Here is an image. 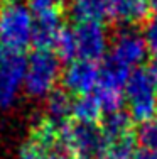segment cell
I'll return each instance as SVG.
<instances>
[{
	"label": "cell",
	"instance_id": "obj_1",
	"mask_svg": "<svg viewBox=\"0 0 157 159\" xmlns=\"http://www.w3.org/2000/svg\"><path fill=\"white\" fill-rule=\"evenodd\" d=\"M125 100L129 102V113L133 122L144 124L152 120L157 107V58L130 73Z\"/></svg>",
	"mask_w": 157,
	"mask_h": 159
},
{
	"label": "cell",
	"instance_id": "obj_2",
	"mask_svg": "<svg viewBox=\"0 0 157 159\" xmlns=\"http://www.w3.org/2000/svg\"><path fill=\"white\" fill-rule=\"evenodd\" d=\"M34 16L31 9L19 2L0 7V44L14 52H24L32 43Z\"/></svg>",
	"mask_w": 157,
	"mask_h": 159
},
{
	"label": "cell",
	"instance_id": "obj_3",
	"mask_svg": "<svg viewBox=\"0 0 157 159\" xmlns=\"http://www.w3.org/2000/svg\"><path fill=\"white\" fill-rule=\"evenodd\" d=\"M59 59L52 51H34L27 58L24 88L31 97H47L56 90V83L61 76Z\"/></svg>",
	"mask_w": 157,
	"mask_h": 159
},
{
	"label": "cell",
	"instance_id": "obj_4",
	"mask_svg": "<svg viewBox=\"0 0 157 159\" xmlns=\"http://www.w3.org/2000/svg\"><path fill=\"white\" fill-rule=\"evenodd\" d=\"M132 71L120 64L107 59L105 66L100 71V80L95 88V97L102 103L103 112L111 113L122 110V105L125 102V86Z\"/></svg>",
	"mask_w": 157,
	"mask_h": 159
},
{
	"label": "cell",
	"instance_id": "obj_5",
	"mask_svg": "<svg viewBox=\"0 0 157 159\" xmlns=\"http://www.w3.org/2000/svg\"><path fill=\"white\" fill-rule=\"evenodd\" d=\"M105 147L103 135L96 125H88L69 119L61 124V149L69 154L98 156Z\"/></svg>",
	"mask_w": 157,
	"mask_h": 159
},
{
	"label": "cell",
	"instance_id": "obj_6",
	"mask_svg": "<svg viewBox=\"0 0 157 159\" xmlns=\"http://www.w3.org/2000/svg\"><path fill=\"white\" fill-rule=\"evenodd\" d=\"M27 58L24 52L10 51L0 63V108H9L15 102L19 90L24 86Z\"/></svg>",
	"mask_w": 157,
	"mask_h": 159
},
{
	"label": "cell",
	"instance_id": "obj_7",
	"mask_svg": "<svg viewBox=\"0 0 157 159\" xmlns=\"http://www.w3.org/2000/svg\"><path fill=\"white\" fill-rule=\"evenodd\" d=\"M100 71H102V68L96 63L78 58L68 63L66 70L63 71V86L71 95H89L96 88V83L100 80Z\"/></svg>",
	"mask_w": 157,
	"mask_h": 159
},
{
	"label": "cell",
	"instance_id": "obj_8",
	"mask_svg": "<svg viewBox=\"0 0 157 159\" xmlns=\"http://www.w3.org/2000/svg\"><path fill=\"white\" fill-rule=\"evenodd\" d=\"M76 36L78 58L98 63L108 48V37L102 22H81L73 29Z\"/></svg>",
	"mask_w": 157,
	"mask_h": 159
},
{
	"label": "cell",
	"instance_id": "obj_9",
	"mask_svg": "<svg viewBox=\"0 0 157 159\" xmlns=\"http://www.w3.org/2000/svg\"><path fill=\"white\" fill-rule=\"evenodd\" d=\"M147 51L149 49L144 41V36H140L133 29H125V31L118 32V36L115 37L108 59L130 70L133 66H139L144 61Z\"/></svg>",
	"mask_w": 157,
	"mask_h": 159
},
{
	"label": "cell",
	"instance_id": "obj_10",
	"mask_svg": "<svg viewBox=\"0 0 157 159\" xmlns=\"http://www.w3.org/2000/svg\"><path fill=\"white\" fill-rule=\"evenodd\" d=\"M108 19L127 25L145 24L150 19L147 0H107Z\"/></svg>",
	"mask_w": 157,
	"mask_h": 159
},
{
	"label": "cell",
	"instance_id": "obj_11",
	"mask_svg": "<svg viewBox=\"0 0 157 159\" xmlns=\"http://www.w3.org/2000/svg\"><path fill=\"white\" fill-rule=\"evenodd\" d=\"M61 27V10L34 16V29H32L31 43L34 46V51H52Z\"/></svg>",
	"mask_w": 157,
	"mask_h": 159
},
{
	"label": "cell",
	"instance_id": "obj_12",
	"mask_svg": "<svg viewBox=\"0 0 157 159\" xmlns=\"http://www.w3.org/2000/svg\"><path fill=\"white\" fill-rule=\"evenodd\" d=\"M100 132L103 135L105 146L135 137L133 119L130 117L129 112H123V110L107 113L100 122Z\"/></svg>",
	"mask_w": 157,
	"mask_h": 159
},
{
	"label": "cell",
	"instance_id": "obj_13",
	"mask_svg": "<svg viewBox=\"0 0 157 159\" xmlns=\"http://www.w3.org/2000/svg\"><path fill=\"white\" fill-rule=\"evenodd\" d=\"M71 119L81 124H88V125H96L102 122L103 119V108L95 93L89 95H81L73 102V112H71Z\"/></svg>",
	"mask_w": 157,
	"mask_h": 159
},
{
	"label": "cell",
	"instance_id": "obj_14",
	"mask_svg": "<svg viewBox=\"0 0 157 159\" xmlns=\"http://www.w3.org/2000/svg\"><path fill=\"white\" fill-rule=\"evenodd\" d=\"M76 24L81 22H103L108 19L107 0H74L71 7Z\"/></svg>",
	"mask_w": 157,
	"mask_h": 159
},
{
	"label": "cell",
	"instance_id": "obj_15",
	"mask_svg": "<svg viewBox=\"0 0 157 159\" xmlns=\"http://www.w3.org/2000/svg\"><path fill=\"white\" fill-rule=\"evenodd\" d=\"M73 98L64 88H56L47 95V113L56 124H64L69 120L73 112Z\"/></svg>",
	"mask_w": 157,
	"mask_h": 159
},
{
	"label": "cell",
	"instance_id": "obj_16",
	"mask_svg": "<svg viewBox=\"0 0 157 159\" xmlns=\"http://www.w3.org/2000/svg\"><path fill=\"white\" fill-rule=\"evenodd\" d=\"M59 61L71 63L74 59H78V46H76V36L74 31L69 27H61V31L58 34L54 49H52Z\"/></svg>",
	"mask_w": 157,
	"mask_h": 159
},
{
	"label": "cell",
	"instance_id": "obj_17",
	"mask_svg": "<svg viewBox=\"0 0 157 159\" xmlns=\"http://www.w3.org/2000/svg\"><path fill=\"white\" fill-rule=\"evenodd\" d=\"M133 152H135V137H130L125 141L105 146L96 159H132Z\"/></svg>",
	"mask_w": 157,
	"mask_h": 159
},
{
	"label": "cell",
	"instance_id": "obj_18",
	"mask_svg": "<svg viewBox=\"0 0 157 159\" xmlns=\"http://www.w3.org/2000/svg\"><path fill=\"white\" fill-rule=\"evenodd\" d=\"M19 159H68L63 154V151H46L42 147L36 146L34 142L27 141L22 146Z\"/></svg>",
	"mask_w": 157,
	"mask_h": 159
},
{
	"label": "cell",
	"instance_id": "obj_19",
	"mask_svg": "<svg viewBox=\"0 0 157 159\" xmlns=\"http://www.w3.org/2000/svg\"><path fill=\"white\" fill-rule=\"evenodd\" d=\"M135 135L140 147H145V149L157 152V120H149V122L140 124Z\"/></svg>",
	"mask_w": 157,
	"mask_h": 159
},
{
	"label": "cell",
	"instance_id": "obj_20",
	"mask_svg": "<svg viewBox=\"0 0 157 159\" xmlns=\"http://www.w3.org/2000/svg\"><path fill=\"white\" fill-rule=\"evenodd\" d=\"M144 41L152 56L157 58V16H152L144 24Z\"/></svg>",
	"mask_w": 157,
	"mask_h": 159
},
{
	"label": "cell",
	"instance_id": "obj_21",
	"mask_svg": "<svg viewBox=\"0 0 157 159\" xmlns=\"http://www.w3.org/2000/svg\"><path fill=\"white\" fill-rule=\"evenodd\" d=\"M61 7H63V0H29V9H31L32 16L61 10Z\"/></svg>",
	"mask_w": 157,
	"mask_h": 159
},
{
	"label": "cell",
	"instance_id": "obj_22",
	"mask_svg": "<svg viewBox=\"0 0 157 159\" xmlns=\"http://www.w3.org/2000/svg\"><path fill=\"white\" fill-rule=\"evenodd\" d=\"M132 159H157V152L150 149H145V147H139V149H135Z\"/></svg>",
	"mask_w": 157,
	"mask_h": 159
},
{
	"label": "cell",
	"instance_id": "obj_23",
	"mask_svg": "<svg viewBox=\"0 0 157 159\" xmlns=\"http://www.w3.org/2000/svg\"><path fill=\"white\" fill-rule=\"evenodd\" d=\"M147 3L150 12H154V16H157V0H147Z\"/></svg>",
	"mask_w": 157,
	"mask_h": 159
},
{
	"label": "cell",
	"instance_id": "obj_24",
	"mask_svg": "<svg viewBox=\"0 0 157 159\" xmlns=\"http://www.w3.org/2000/svg\"><path fill=\"white\" fill-rule=\"evenodd\" d=\"M9 52H10V51H9V49H7V48H3V46H2V44H0V63H2V61H3V59H5V56H7V54H9Z\"/></svg>",
	"mask_w": 157,
	"mask_h": 159
},
{
	"label": "cell",
	"instance_id": "obj_25",
	"mask_svg": "<svg viewBox=\"0 0 157 159\" xmlns=\"http://www.w3.org/2000/svg\"><path fill=\"white\" fill-rule=\"evenodd\" d=\"M68 159H91L89 156H81V154H71Z\"/></svg>",
	"mask_w": 157,
	"mask_h": 159
},
{
	"label": "cell",
	"instance_id": "obj_26",
	"mask_svg": "<svg viewBox=\"0 0 157 159\" xmlns=\"http://www.w3.org/2000/svg\"><path fill=\"white\" fill-rule=\"evenodd\" d=\"M7 2H15V0H2V3H7Z\"/></svg>",
	"mask_w": 157,
	"mask_h": 159
},
{
	"label": "cell",
	"instance_id": "obj_27",
	"mask_svg": "<svg viewBox=\"0 0 157 159\" xmlns=\"http://www.w3.org/2000/svg\"><path fill=\"white\" fill-rule=\"evenodd\" d=\"M154 117H155V120H157V107H155V115Z\"/></svg>",
	"mask_w": 157,
	"mask_h": 159
}]
</instances>
